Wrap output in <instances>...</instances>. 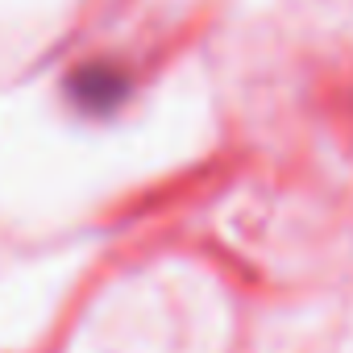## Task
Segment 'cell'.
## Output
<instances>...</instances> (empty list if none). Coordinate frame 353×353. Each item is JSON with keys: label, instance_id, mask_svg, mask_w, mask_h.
I'll use <instances>...</instances> for the list:
<instances>
[{"label": "cell", "instance_id": "obj_1", "mask_svg": "<svg viewBox=\"0 0 353 353\" xmlns=\"http://www.w3.org/2000/svg\"><path fill=\"white\" fill-rule=\"evenodd\" d=\"M71 96H75L79 108H92V112L112 108V104H121V96H125V75H121V67L88 63V67H79V71L71 75Z\"/></svg>", "mask_w": 353, "mask_h": 353}]
</instances>
